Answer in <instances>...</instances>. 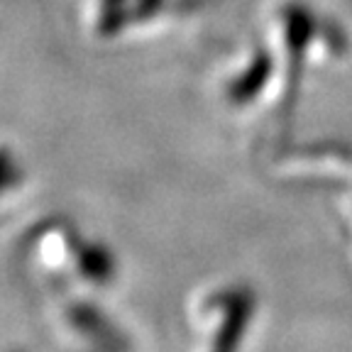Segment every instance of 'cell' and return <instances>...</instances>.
<instances>
[{"mask_svg": "<svg viewBox=\"0 0 352 352\" xmlns=\"http://www.w3.org/2000/svg\"><path fill=\"white\" fill-rule=\"evenodd\" d=\"M204 0H94V28L100 37L125 32L135 25H147L166 10L186 12Z\"/></svg>", "mask_w": 352, "mask_h": 352, "instance_id": "1", "label": "cell"}, {"mask_svg": "<svg viewBox=\"0 0 352 352\" xmlns=\"http://www.w3.org/2000/svg\"><path fill=\"white\" fill-rule=\"evenodd\" d=\"M250 311H252V298L245 292H237L232 296L230 308H228V318L223 323L218 340H215L213 352H235L237 342L242 338V330H245V323L250 318Z\"/></svg>", "mask_w": 352, "mask_h": 352, "instance_id": "2", "label": "cell"}, {"mask_svg": "<svg viewBox=\"0 0 352 352\" xmlns=\"http://www.w3.org/2000/svg\"><path fill=\"white\" fill-rule=\"evenodd\" d=\"M270 74H272L270 54H267V52H259V54L254 56L252 64L248 66V72L242 74V76L230 86V91H228L230 100L232 103H248V100H252V96L267 83Z\"/></svg>", "mask_w": 352, "mask_h": 352, "instance_id": "3", "label": "cell"}, {"mask_svg": "<svg viewBox=\"0 0 352 352\" xmlns=\"http://www.w3.org/2000/svg\"><path fill=\"white\" fill-rule=\"evenodd\" d=\"M69 318H72L76 325H81L88 336L100 338V340L110 342V345H116V342H118L116 333L108 328V323H105V320L96 314L94 308H88V306H83V303H78V306H74L72 311H69Z\"/></svg>", "mask_w": 352, "mask_h": 352, "instance_id": "4", "label": "cell"}, {"mask_svg": "<svg viewBox=\"0 0 352 352\" xmlns=\"http://www.w3.org/2000/svg\"><path fill=\"white\" fill-rule=\"evenodd\" d=\"M78 264H81L83 276L94 281H108L113 272V259L103 248H86L78 254Z\"/></svg>", "mask_w": 352, "mask_h": 352, "instance_id": "5", "label": "cell"}]
</instances>
